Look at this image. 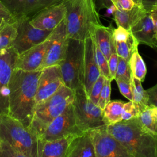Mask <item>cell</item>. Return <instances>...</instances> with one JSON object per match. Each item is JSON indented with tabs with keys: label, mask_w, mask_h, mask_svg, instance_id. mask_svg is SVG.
I'll use <instances>...</instances> for the list:
<instances>
[{
	"label": "cell",
	"mask_w": 157,
	"mask_h": 157,
	"mask_svg": "<svg viewBox=\"0 0 157 157\" xmlns=\"http://www.w3.org/2000/svg\"><path fill=\"white\" fill-rule=\"evenodd\" d=\"M40 72L41 70L25 71L15 68L9 82L10 93L7 114L28 128L34 115Z\"/></svg>",
	"instance_id": "cell-1"
},
{
	"label": "cell",
	"mask_w": 157,
	"mask_h": 157,
	"mask_svg": "<svg viewBox=\"0 0 157 157\" xmlns=\"http://www.w3.org/2000/svg\"><path fill=\"white\" fill-rule=\"evenodd\" d=\"M107 129L132 157H157V136L145 129L138 118L107 125Z\"/></svg>",
	"instance_id": "cell-2"
},
{
	"label": "cell",
	"mask_w": 157,
	"mask_h": 157,
	"mask_svg": "<svg viewBox=\"0 0 157 157\" xmlns=\"http://www.w3.org/2000/svg\"><path fill=\"white\" fill-rule=\"evenodd\" d=\"M69 39L84 41L91 36L96 25L102 24L94 0H64Z\"/></svg>",
	"instance_id": "cell-3"
},
{
	"label": "cell",
	"mask_w": 157,
	"mask_h": 157,
	"mask_svg": "<svg viewBox=\"0 0 157 157\" xmlns=\"http://www.w3.org/2000/svg\"><path fill=\"white\" fill-rule=\"evenodd\" d=\"M0 139L21 157H37V139L30 128L7 113H0Z\"/></svg>",
	"instance_id": "cell-4"
},
{
	"label": "cell",
	"mask_w": 157,
	"mask_h": 157,
	"mask_svg": "<svg viewBox=\"0 0 157 157\" xmlns=\"http://www.w3.org/2000/svg\"><path fill=\"white\" fill-rule=\"evenodd\" d=\"M75 91L63 84L54 94L37 104L29 128L34 133L61 114L72 104Z\"/></svg>",
	"instance_id": "cell-5"
},
{
	"label": "cell",
	"mask_w": 157,
	"mask_h": 157,
	"mask_svg": "<svg viewBox=\"0 0 157 157\" xmlns=\"http://www.w3.org/2000/svg\"><path fill=\"white\" fill-rule=\"evenodd\" d=\"M83 51L84 41L69 39L65 58L59 65L64 84L74 91L83 88Z\"/></svg>",
	"instance_id": "cell-6"
},
{
	"label": "cell",
	"mask_w": 157,
	"mask_h": 157,
	"mask_svg": "<svg viewBox=\"0 0 157 157\" xmlns=\"http://www.w3.org/2000/svg\"><path fill=\"white\" fill-rule=\"evenodd\" d=\"M72 105L77 125L82 132L105 125L103 110L91 101L83 88L75 91Z\"/></svg>",
	"instance_id": "cell-7"
},
{
	"label": "cell",
	"mask_w": 157,
	"mask_h": 157,
	"mask_svg": "<svg viewBox=\"0 0 157 157\" xmlns=\"http://www.w3.org/2000/svg\"><path fill=\"white\" fill-rule=\"evenodd\" d=\"M77 123L72 104L65 111L34 134L37 140H52L64 136L81 134Z\"/></svg>",
	"instance_id": "cell-8"
},
{
	"label": "cell",
	"mask_w": 157,
	"mask_h": 157,
	"mask_svg": "<svg viewBox=\"0 0 157 157\" xmlns=\"http://www.w3.org/2000/svg\"><path fill=\"white\" fill-rule=\"evenodd\" d=\"M96 157H132L126 148L102 125L88 131Z\"/></svg>",
	"instance_id": "cell-9"
},
{
	"label": "cell",
	"mask_w": 157,
	"mask_h": 157,
	"mask_svg": "<svg viewBox=\"0 0 157 157\" xmlns=\"http://www.w3.org/2000/svg\"><path fill=\"white\" fill-rule=\"evenodd\" d=\"M29 20L28 18L17 20V35L13 48L18 54L44 41L52 31L34 27Z\"/></svg>",
	"instance_id": "cell-10"
},
{
	"label": "cell",
	"mask_w": 157,
	"mask_h": 157,
	"mask_svg": "<svg viewBox=\"0 0 157 157\" xmlns=\"http://www.w3.org/2000/svg\"><path fill=\"white\" fill-rule=\"evenodd\" d=\"M49 36L52 42L45 55L41 70L46 67L60 65L65 58L69 40L65 18L52 30Z\"/></svg>",
	"instance_id": "cell-11"
},
{
	"label": "cell",
	"mask_w": 157,
	"mask_h": 157,
	"mask_svg": "<svg viewBox=\"0 0 157 157\" xmlns=\"http://www.w3.org/2000/svg\"><path fill=\"white\" fill-rule=\"evenodd\" d=\"M64 84L59 65L44 67L39 77L36 105L54 94Z\"/></svg>",
	"instance_id": "cell-12"
},
{
	"label": "cell",
	"mask_w": 157,
	"mask_h": 157,
	"mask_svg": "<svg viewBox=\"0 0 157 157\" xmlns=\"http://www.w3.org/2000/svg\"><path fill=\"white\" fill-rule=\"evenodd\" d=\"M52 42L48 36L43 42L18 55L15 67L25 71L41 70L45 55Z\"/></svg>",
	"instance_id": "cell-13"
},
{
	"label": "cell",
	"mask_w": 157,
	"mask_h": 157,
	"mask_svg": "<svg viewBox=\"0 0 157 157\" xmlns=\"http://www.w3.org/2000/svg\"><path fill=\"white\" fill-rule=\"evenodd\" d=\"M17 19L31 18L41 10L64 0H0Z\"/></svg>",
	"instance_id": "cell-14"
},
{
	"label": "cell",
	"mask_w": 157,
	"mask_h": 157,
	"mask_svg": "<svg viewBox=\"0 0 157 157\" xmlns=\"http://www.w3.org/2000/svg\"><path fill=\"white\" fill-rule=\"evenodd\" d=\"M66 13V9L63 1L41 10L30 18L29 22L37 29L52 31L65 18Z\"/></svg>",
	"instance_id": "cell-15"
},
{
	"label": "cell",
	"mask_w": 157,
	"mask_h": 157,
	"mask_svg": "<svg viewBox=\"0 0 157 157\" xmlns=\"http://www.w3.org/2000/svg\"><path fill=\"white\" fill-rule=\"evenodd\" d=\"M100 75L91 36L84 40L83 58V86L88 96L93 83Z\"/></svg>",
	"instance_id": "cell-16"
},
{
	"label": "cell",
	"mask_w": 157,
	"mask_h": 157,
	"mask_svg": "<svg viewBox=\"0 0 157 157\" xmlns=\"http://www.w3.org/2000/svg\"><path fill=\"white\" fill-rule=\"evenodd\" d=\"M129 31L136 39L139 45H145L157 50V40L155 29L149 12L136 23Z\"/></svg>",
	"instance_id": "cell-17"
},
{
	"label": "cell",
	"mask_w": 157,
	"mask_h": 157,
	"mask_svg": "<svg viewBox=\"0 0 157 157\" xmlns=\"http://www.w3.org/2000/svg\"><path fill=\"white\" fill-rule=\"evenodd\" d=\"M76 135L69 134L52 140H37V157H66L69 146Z\"/></svg>",
	"instance_id": "cell-18"
},
{
	"label": "cell",
	"mask_w": 157,
	"mask_h": 157,
	"mask_svg": "<svg viewBox=\"0 0 157 157\" xmlns=\"http://www.w3.org/2000/svg\"><path fill=\"white\" fill-rule=\"evenodd\" d=\"M113 29L112 25L105 26L102 24H98L94 26L91 34L107 60L113 53L116 52L115 42L112 36Z\"/></svg>",
	"instance_id": "cell-19"
},
{
	"label": "cell",
	"mask_w": 157,
	"mask_h": 157,
	"mask_svg": "<svg viewBox=\"0 0 157 157\" xmlns=\"http://www.w3.org/2000/svg\"><path fill=\"white\" fill-rule=\"evenodd\" d=\"M66 157H96L88 131L77 134L73 138L69 146Z\"/></svg>",
	"instance_id": "cell-20"
},
{
	"label": "cell",
	"mask_w": 157,
	"mask_h": 157,
	"mask_svg": "<svg viewBox=\"0 0 157 157\" xmlns=\"http://www.w3.org/2000/svg\"><path fill=\"white\" fill-rule=\"evenodd\" d=\"M147 12L142 7L135 4L130 10H121L118 9H115L113 15L117 26H121L128 30H130L136 23H137Z\"/></svg>",
	"instance_id": "cell-21"
},
{
	"label": "cell",
	"mask_w": 157,
	"mask_h": 157,
	"mask_svg": "<svg viewBox=\"0 0 157 157\" xmlns=\"http://www.w3.org/2000/svg\"><path fill=\"white\" fill-rule=\"evenodd\" d=\"M18 53L13 47L6 52L0 53V90L8 85L18 57Z\"/></svg>",
	"instance_id": "cell-22"
},
{
	"label": "cell",
	"mask_w": 157,
	"mask_h": 157,
	"mask_svg": "<svg viewBox=\"0 0 157 157\" xmlns=\"http://www.w3.org/2000/svg\"><path fill=\"white\" fill-rule=\"evenodd\" d=\"M125 102L121 100L110 101L103 109V120L105 125L122 121L123 107Z\"/></svg>",
	"instance_id": "cell-23"
},
{
	"label": "cell",
	"mask_w": 157,
	"mask_h": 157,
	"mask_svg": "<svg viewBox=\"0 0 157 157\" xmlns=\"http://www.w3.org/2000/svg\"><path fill=\"white\" fill-rule=\"evenodd\" d=\"M17 35V20L0 28V53L13 47Z\"/></svg>",
	"instance_id": "cell-24"
},
{
	"label": "cell",
	"mask_w": 157,
	"mask_h": 157,
	"mask_svg": "<svg viewBox=\"0 0 157 157\" xmlns=\"http://www.w3.org/2000/svg\"><path fill=\"white\" fill-rule=\"evenodd\" d=\"M141 81L132 76L131 87L132 95V102L139 107L140 112L148 105V94L142 85Z\"/></svg>",
	"instance_id": "cell-25"
},
{
	"label": "cell",
	"mask_w": 157,
	"mask_h": 157,
	"mask_svg": "<svg viewBox=\"0 0 157 157\" xmlns=\"http://www.w3.org/2000/svg\"><path fill=\"white\" fill-rule=\"evenodd\" d=\"M129 63L132 75L141 82H143L146 76L147 67L142 58L139 53L138 49L136 50L131 55Z\"/></svg>",
	"instance_id": "cell-26"
},
{
	"label": "cell",
	"mask_w": 157,
	"mask_h": 157,
	"mask_svg": "<svg viewBox=\"0 0 157 157\" xmlns=\"http://www.w3.org/2000/svg\"><path fill=\"white\" fill-rule=\"evenodd\" d=\"M115 50L118 56L129 61L132 53L138 49L139 43L132 35L126 41L115 42Z\"/></svg>",
	"instance_id": "cell-27"
},
{
	"label": "cell",
	"mask_w": 157,
	"mask_h": 157,
	"mask_svg": "<svg viewBox=\"0 0 157 157\" xmlns=\"http://www.w3.org/2000/svg\"><path fill=\"white\" fill-rule=\"evenodd\" d=\"M137 118L145 129L157 136V118L151 113L148 105L140 112Z\"/></svg>",
	"instance_id": "cell-28"
},
{
	"label": "cell",
	"mask_w": 157,
	"mask_h": 157,
	"mask_svg": "<svg viewBox=\"0 0 157 157\" xmlns=\"http://www.w3.org/2000/svg\"><path fill=\"white\" fill-rule=\"evenodd\" d=\"M92 39L93 41V47H94V50L95 53V58H96V63L99 70L100 74L103 75L107 79H111L110 77L109 67H108V60L106 59L105 56L104 55V54L102 53V52L100 50V49L96 45L93 37H92Z\"/></svg>",
	"instance_id": "cell-29"
},
{
	"label": "cell",
	"mask_w": 157,
	"mask_h": 157,
	"mask_svg": "<svg viewBox=\"0 0 157 157\" xmlns=\"http://www.w3.org/2000/svg\"><path fill=\"white\" fill-rule=\"evenodd\" d=\"M132 76V74L129 61L118 56V62L115 79L120 78L128 83H131Z\"/></svg>",
	"instance_id": "cell-30"
},
{
	"label": "cell",
	"mask_w": 157,
	"mask_h": 157,
	"mask_svg": "<svg viewBox=\"0 0 157 157\" xmlns=\"http://www.w3.org/2000/svg\"><path fill=\"white\" fill-rule=\"evenodd\" d=\"M105 80H106L105 77H104L102 75H100L98 78V79L93 83L91 88L88 97H89V99L91 100V101L95 105H98V102L99 99L101 91L105 82Z\"/></svg>",
	"instance_id": "cell-31"
},
{
	"label": "cell",
	"mask_w": 157,
	"mask_h": 157,
	"mask_svg": "<svg viewBox=\"0 0 157 157\" xmlns=\"http://www.w3.org/2000/svg\"><path fill=\"white\" fill-rule=\"evenodd\" d=\"M140 113L138 106L132 101L124 102L123 107L122 120H128L137 118Z\"/></svg>",
	"instance_id": "cell-32"
},
{
	"label": "cell",
	"mask_w": 157,
	"mask_h": 157,
	"mask_svg": "<svg viewBox=\"0 0 157 157\" xmlns=\"http://www.w3.org/2000/svg\"><path fill=\"white\" fill-rule=\"evenodd\" d=\"M17 20L6 6L0 1V28L6 24L13 23Z\"/></svg>",
	"instance_id": "cell-33"
},
{
	"label": "cell",
	"mask_w": 157,
	"mask_h": 157,
	"mask_svg": "<svg viewBox=\"0 0 157 157\" xmlns=\"http://www.w3.org/2000/svg\"><path fill=\"white\" fill-rule=\"evenodd\" d=\"M131 36L132 34L129 30L121 26H117V28H114L112 34L114 42L126 41L129 39Z\"/></svg>",
	"instance_id": "cell-34"
},
{
	"label": "cell",
	"mask_w": 157,
	"mask_h": 157,
	"mask_svg": "<svg viewBox=\"0 0 157 157\" xmlns=\"http://www.w3.org/2000/svg\"><path fill=\"white\" fill-rule=\"evenodd\" d=\"M115 80L117 83L121 94L126 98H127L129 101H132L131 83H128L120 78H116Z\"/></svg>",
	"instance_id": "cell-35"
},
{
	"label": "cell",
	"mask_w": 157,
	"mask_h": 157,
	"mask_svg": "<svg viewBox=\"0 0 157 157\" xmlns=\"http://www.w3.org/2000/svg\"><path fill=\"white\" fill-rule=\"evenodd\" d=\"M118 62V56L116 52L113 53L108 59V67L112 80L115 79Z\"/></svg>",
	"instance_id": "cell-36"
},
{
	"label": "cell",
	"mask_w": 157,
	"mask_h": 157,
	"mask_svg": "<svg viewBox=\"0 0 157 157\" xmlns=\"http://www.w3.org/2000/svg\"><path fill=\"white\" fill-rule=\"evenodd\" d=\"M116 9L121 10L131 9L135 5L133 0H110Z\"/></svg>",
	"instance_id": "cell-37"
},
{
	"label": "cell",
	"mask_w": 157,
	"mask_h": 157,
	"mask_svg": "<svg viewBox=\"0 0 157 157\" xmlns=\"http://www.w3.org/2000/svg\"><path fill=\"white\" fill-rule=\"evenodd\" d=\"M146 91L148 94V105L157 107V83Z\"/></svg>",
	"instance_id": "cell-38"
},
{
	"label": "cell",
	"mask_w": 157,
	"mask_h": 157,
	"mask_svg": "<svg viewBox=\"0 0 157 157\" xmlns=\"http://www.w3.org/2000/svg\"><path fill=\"white\" fill-rule=\"evenodd\" d=\"M94 3L98 12L102 9L110 8L113 5L110 0H94Z\"/></svg>",
	"instance_id": "cell-39"
},
{
	"label": "cell",
	"mask_w": 157,
	"mask_h": 157,
	"mask_svg": "<svg viewBox=\"0 0 157 157\" xmlns=\"http://www.w3.org/2000/svg\"><path fill=\"white\" fill-rule=\"evenodd\" d=\"M142 6L147 12H149L152 9L157 6V0H142Z\"/></svg>",
	"instance_id": "cell-40"
},
{
	"label": "cell",
	"mask_w": 157,
	"mask_h": 157,
	"mask_svg": "<svg viewBox=\"0 0 157 157\" xmlns=\"http://www.w3.org/2000/svg\"><path fill=\"white\" fill-rule=\"evenodd\" d=\"M149 15L153 21L155 31H157V6L149 12Z\"/></svg>",
	"instance_id": "cell-41"
},
{
	"label": "cell",
	"mask_w": 157,
	"mask_h": 157,
	"mask_svg": "<svg viewBox=\"0 0 157 157\" xmlns=\"http://www.w3.org/2000/svg\"><path fill=\"white\" fill-rule=\"evenodd\" d=\"M148 107L151 113L154 115L156 117H157V107L152 106V105H148Z\"/></svg>",
	"instance_id": "cell-42"
},
{
	"label": "cell",
	"mask_w": 157,
	"mask_h": 157,
	"mask_svg": "<svg viewBox=\"0 0 157 157\" xmlns=\"http://www.w3.org/2000/svg\"><path fill=\"white\" fill-rule=\"evenodd\" d=\"M135 4L138 5V6H142V0H133Z\"/></svg>",
	"instance_id": "cell-43"
},
{
	"label": "cell",
	"mask_w": 157,
	"mask_h": 157,
	"mask_svg": "<svg viewBox=\"0 0 157 157\" xmlns=\"http://www.w3.org/2000/svg\"><path fill=\"white\" fill-rule=\"evenodd\" d=\"M155 38H156V40H157V31H156V33H155Z\"/></svg>",
	"instance_id": "cell-44"
},
{
	"label": "cell",
	"mask_w": 157,
	"mask_h": 157,
	"mask_svg": "<svg viewBox=\"0 0 157 157\" xmlns=\"http://www.w3.org/2000/svg\"><path fill=\"white\" fill-rule=\"evenodd\" d=\"M0 145H1V139H0Z\"/></svg>",
	"instance_id": "cell-45"
},
{
	"label": "cell",
	"mask_w": 157,
	"mask_h": 157,
	"mask_svg": "<svg viewBox=\"0 0 157 157\" xmlns=\"http://www.w3.org/2000/svg\"></svg>",
	"instance_id": "cell-46"
}]
</instances>
